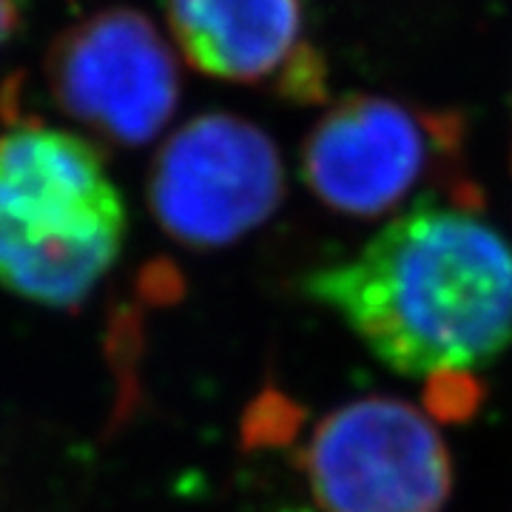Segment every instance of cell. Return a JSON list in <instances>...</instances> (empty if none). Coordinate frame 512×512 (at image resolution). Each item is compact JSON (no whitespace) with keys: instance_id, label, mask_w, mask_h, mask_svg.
<instances>
[{"instance_id":"2","label":"cell","mask_w":512,"mask_h":512,"mask_svg":"<svg viewBox=\"0 0 512 512\" xmlns=\"http://www.w3.org/2000/svg\"><path fill=\"white\" fill-rule=\"evenodd\" d=\"M126 239V202L86 140L40 123L0 128V288L72 311Z\"/></svg>"},{"instance_id":"3","label":"cell","mask_w":512,"mask_h":512,"mask_svg":"<svg viewBox=\"0 0 512 512\" xmlns=\"http://www.w3.org/2000/svg\"><path fill=\"white\" fill-rule=\"evenodd\" d=\"M464 140L456 114L424 111L379 94H348L319 117L302 146V177L330 211L373 220L413 194H447Z\"/></svg>"},{"instance_id":"5","label":"cell","mask_w":512,"mask_h":512,"mask_svg":"<svg viewBox=\"0 0 512 512\" xmlns=\"http://www.w3.org/2000/svg\"><path fill=\"white\" fill-rule=\"evenodd\" d=\"M299 467L325 512H441L453 490L439 430L393 396H365L328 413Z\"/></svg>"},{"instance_id":"7","label":"cell","mask_w":512,"mask_h":512,"mask_svg":"<svg viewBox=\"0 0 512 512\" xmlns=\"http://www.w3.org/2000/svg\"><path fill=\"white\" fill-rule=\"evenodd\" d=\"M168 26L185 60L234 83H279L313 55L302 0H168Z\"/></svg>"},{"instance_id":"4","label":"cell","mask_w":512,"mask_h":512,"mask_svg":"<svg viewBox=\"0 0 512 512\" xmlns=\"http://www.w3.org/2000/svg\"><path fill=\"white\" fill-rule=\"evenodd\" d=\"M285 165L274 140L237 114H200L177 128L148 174V205L165 234L214 251L274 217Z\"/></svg>"},{"instance_id":"1","label":"cell","mask_w":512,"mask_h":512,"mask_svg":"<svg viewBox=\"0 0 512 512\" xmlns=\"http://www.w3.org/2000/svg\"><path fill=\"white\" fill-rule=\"evenodd\" d=\"M305 293L402 376L473 373L512 345V248L473 185L419 200Z\"/></svg>"},{"instance_id":"6","label":"cell","mask_w":512,"mask_h":512,"mask_svg":"<svg viewBox=\"0 0 512 512\" xmlns=\"http://www.w3.org/2000/svg\"><path fill=\"white\" fill-rule=\"evenodd\" d=\"M46 74L60 111L117 146L154 140L180 103L171 46L143 12L126 6L103 9L57 37Z\"/></svg>"},{"instance_id":"8","label":"cell","mask_w":512,"mask_h":512,"mask_svg":"<svg viewBox=\"0 0 512 512\" xmlns=\"http://www.w3.org/2000/svg\"><path fill=\"white\" fill-rule=\"evenodd\" d=\"M20 26V6L18 0H0V46L15 35Z\"/></svg>"}]
</instances>
